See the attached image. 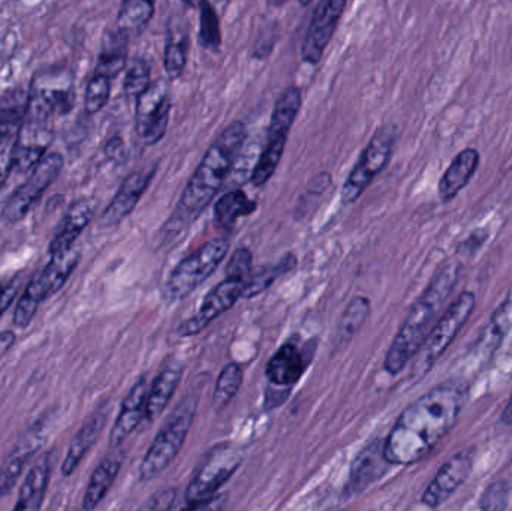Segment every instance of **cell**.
Segmentation results:
<instances>
[{
    "mask_svg": "<svg viewBox=\"0 0 512 511\" xmlns=\"http://www.w3.org/2000/svg\"><path fill=\"white\" fill-rule=\"evenodd\" d=\"M466 395L463 381L450 380L405 408L385 440L390 465H412L426 458L456 426Z\"/></svg>",
    "mask_w": 512,
    "mask_h": 511,
    "instance_id": "obj_1",
    "label": "cell"
},
{
    "mask_svg": "<svg viewBox=\"0 0 512 511\" xmlns=\"http://www.w3.org/2000/svg\"><path fill=\"white\" fill-rule=\"evenodd\" d=\"M245 137L246 126L242 122H234L213 141L189 179L170 221L162 230L167 233L168 239H174L176 234L192 224L212 203L228 174L233 170L234 161L239 155Z\"/></svg>",
    "mask_w": 512,
    "mask_h": 511,
    "instance_id": "obj_2",
    "label": "cell"
},
{
    "mask_svg": "<svg viewBox=\"0 0 512 511\" xmlns=\"http://www.w3.org/2000/svg\"><path fill=\"white\" fill-rule=\"evenodd\" d=\"M459 276V264H448L432 279L429 287L409 309V314L406 315L385 357V369L391 375L402 372L423 348L424 342L441 318L439 315L442 314V308L450 299Z\"/></svg>",
    "mask_w": 512,
    "mask_h": 511,
    "instance_id": "obj_3",
    "label": "cell"
},
{
    "mask_svg": "<svg viewBox=\"0 0 512 511\" xmlns=\"http://www.w3.org/2000/svg\"><path fill=\"white\" fill-rule=\"evenodd\" d=\"M301 104H303V95L300 87L297 86L286 87L277 98L271 113L270 125H268L267 143L252 173L251 180L255 186L265 185L276 171Z\"/></svg>",
    "mask_w": 512,
    "mask_h": 511,
    "instance_id": "obj_4",
    "label": "cell"
},
{
    "mask_svg": "<svg viewBox=\"0 0 512 511\" xmlns=\"http://www.w3.org/2000/svg\"><path fill=\"white\" fill-rule=\"evenodd\" d=\"M228 251L230 240L227 237H216L195 249L171 272L165 284L164 299L168 303H176L194 293L195 288L200 287L221 266Z\"/></svg>",
    "mask_w": 512,
    "mask_h": 511,
    "instance_id": "obj_5",
    "label": "cell"
},
{
    "mask_svg": "<svg viewBox=\"0 0 512 511\" xmlns=\"http://www.w3.org/2000/svg\"><path fill=\"white\" fill-rule=\"evenodd\" d=\"M477 305V297L472 291H463L453 305L441 315L438 323L430 332L429 338L424 342L423 348L418 351L417 362L414 365V377L421 378L433 368L441 359L442 354L448 350L454 339L463 329Z\"/></svg>",
    "mask_w": 512,
    "mask_h": 511,
    "instance_id": "obj_6",
    "label": "cell"
},
{
    "mask_svg": "<svg viewBox=\"0 0 512 511\" xmlns=\"http://www.w3.org/2000/svg\"><path fill=\"white\" fill-rule=\"evenodd\" d=\"M397 140L396 126H381L370 138L369 144L364 147L360 158L355 162L351 173L343 183L340 200L345 204H352L363 195V192L372 185L375 177L382 173L394 152V144Z\"/></svg>",
    "mask_w": 512,
    "mask_h": 511,
    "instance_id": "obj_7",
    "label": "cell"
},
{
    "mask_svg": "<svg viewBox=\"0 0 512 511\" xmlns=\"http://www.w3.org/2000/svg\"><path fill=\"white\" fill-rule=\"evenodd\" d=\"M78 261H80V252L74 248L51 257L50 263L42 270L41 275L27 285L23 297L18 302L14 312L15 326L20 327V329L29 326L42 300L53 296L62 288L66 279L71 276V273L77 267Z\"/></svg>",
    "mask_w": 512,
    "mask_h": 511,
    "instance_id": "obj_8",
    "label": "cell"
},
{
    "mask_svg": "<svg viewBox=\"0 0 512 511\" xmlns=\"http://www.w3.org/2000/svg\"><path fill=\"white\" fill-rule=\"evenodd\" d=\"M194 416V411L188 405L182 404L165 423L141 462L140 477L143 482H150L161 476L177 458L188 437Z\"/></svg>",
    "mask_w": 512,
    "mask_h": 511,
    "instance_id": "obj_9",
    "label": "cell"
},
{
    "mask_svg": "<svg viewBox=\"0 0 512 511\" xmlns=\"http://www.w3.org/2000/svg\"><path fill=\"white\" fill-rule=\"evenodd\" d=\"M74 78L68 69L56 68L33 78L29 90V116L50 120L74 108Z\"/></svg>",
    "mask_w": 512,
    "mask_h": 511,
    "instance_id": "obj_10",
    "label": "cell"
},
{
    "mask_svg": "<svg viewBox=\"0 0 512 511\" xmlns=\"http://www.w3.org/2000/svg\"><path fill=\"white\" fill-rule=\"evenodd\" d=\"M171 99L167 81L156 80L137 98L135 129L146 146L164 138L170 122Z\"/></svg>",
    "mask_w": 512,
    "mask_h": 511,
    "instance_id": "obj_11",
    "label": "cell"
},
{
    "mask_svg": "<svg viewBox=\"0 0 512 511\" xmlns=\"http://www.w3.org/2000/svg\"><path fill=\"white\" fill-rule=\"evenodd\" d=\"M63 167V158L57 153L45 155L33 167L26 183L15 189L14 194L6 201L3 207V216L6 221L17 222L26 216L32 204L41 197L42 192L59 176Z\"/></svg>",
    "mask_w": 512,
    "mask_h": 511,
    "instance_id": "obj_12",
    "label": "cell"
},
{
    "mask_svg": "<svg viewBox=\"0 0 512 511\" xmlns=\"http://www.w3.org/2000/svg\"><path fill=\"white\" fill-rule=\"evenodd\" d=\"M239 464L240 459L234 456L233 450H218L210 455L189 483L188 503L192 506L215 498L221 486L234 476Z\"/></svg>",
    "mask_w": 512,
    "mask_h": 511,
    "instance_id": "obj_13",
    "label": "cell"
},
{
    "mask_svg": "<svg viewBox=\"0 0 512 511\" xmlns=\"http://www.w3.org/2000/svg\"><path fill=\"white\" fill-rule=\"evenodd\" d=\"M245 291V282L237 279L225 278L221 284L216 285L206 299L203 300L200 311L189 318L185 323L180 324L179 333L182 338L198 335L203 332L209 324H212L216 318L233 308L239 299L243 297Z\"/></svg>",
    "mask_w": 512,
    "mask_h": 511,
    "instance_id": "obj_14",
    "label": "cell"
},
{
    "mask_svg": "<svg viewBox=\"0 0 512 511\" xmlns=\"http://www.w3.org/2000/svg\"><path fill=\"white\" fill-rule=\"evenodd\" d=\"M345 8V0H321L316 5L301 48L304 62L316 65L322 59Z\"/></svg>",
    "mask_w": 512,
    "mask_h": 511,
    "instance_id": "obj_15",
    "label": "cell"
},
{
    "mask_svg": "<svg viewBox=\"0 0 512 511\" xmlns=\"http://www.w3.org/2000/svg\"><path fill=\"white\" fill-rule=\"evenodd\" d=\"M475 449H463L456 453L450 461L439 468L438 474L427 486L423 495V503L430 509L450 500L451 495L469 479L474 468Z\"/></svg>",
    "mask_w": 512,
    "mask_h": 511,
    "instance_id": "obj_16",
    "label": "cell"
},
{
    "mask_svg": "<svg viewBox=\"0 0 512 511\" xmlns=\"http://www.w3.org/2000/svg\"><path fill=\"white\" fill-rule=\"evenodd\" d=\"M48 122L50 120L38 119L27 114L15 146L14 168L18 171L33 170V167L44 158L45 150L53 140V129Z\"/></svg>",
    "mask_w": 512,
    "mask_h": 511,
    "instance_id": "obj_17",
    "label": "cell"
},
{
    "mask_svg": "<svg viewBox=\"0 0 512 511\" xmlns=\"http://www.w3.org/2000/svg\"><path fill=\"white\" fill-rule=\"evenodd\" d=\"M156 168L134 171L123 180L116 197L111 201L110 206L102 213L99 225L104 228H113L119 225L132 210L137 206L138 201L143 197L146 189L149 188Z\"/></svg>",
    "mask_w": 512,
    "mask_h": 511,
    "instance_id": "obj_18",
    "label": "cell"
},
{
    "mask_svg": "<svg viewBox=\"0 0 512 511\" xmlns=\"http://www.w3.org/2000/svg\"><path fill=\"white\" fill-rule=\"evenodd\" d=\"M388 468L390 462L385 456V440H375L367 444L352 462L346 495L360 494L372 483L378 482L387 473Z\"/></svg>",
    "mask_w": 512,
    "mask_h": 511,
    "instance_id": "obj_19",
    "label": "cell"
},
{
    "mask_svg": "<svg viewBox=\"0 0 512 511\" xmlns=\"http://www.w3.org/2000/svg\"><path fill=\"white\" fill-rule=\"evenodd\" d=\"M149 384L146 378H141L123 399L119 416L114 423L110 434V444L113 449H119L126 438L138 428L143 419H146L147 396H149Z\"/></svg>",
    "mask_w": 512,
    "mask_h": 511,
    "instance_id": "obj_20",
    "label": "cell"
},
{
    "mask_svg": "<svg viewBox=\"0 0 512 511\" xmlns=\"http://www.w3.org/2000/svg\"><path fill=\"white\" fill-rule=\"evenodd\" d=\"M309 359V354L297 342H286L268 362L267 378L279 387L292 386L306 371Z\"/></svg>",
    "mask_w": 512,
    "mask_h": 511,
    "instance_id": "obj_21",
    "label": "cell"
},
{
    "mask_svg": "<svg viewBox=\"0 0 512 511\" xmlns=\"http://www.w3.org/2000/svg\"><path fill=\"white\" fill-rule=\"evenodd\" d=\"M108 411H110V405H101V407L86 420V423L81 426L80 431L77 432L74 440H72L71 446H69L65 461H63V476H71V474L77 470L78 465L83 461L87 452L92 449L93 444L98 441L99 435H101L102 429H104L105 423H107Z\"/></svg>",
    "mask_w": 512,
    "mask_h": 511,
    "instance_id": "obj_22",
    "label": "cell"
},
{
    "mask_svg": "<svg viewBox=\"0 0 512 511\" xmlns=\"http://www.w3.org/2000/svg\"><path fill=\"white\" fill-rule=\"evenodd\" d=\"M480 165V152L474 147L462 150L451 161L450 167L439 180L438 194L444 203L454 200L459 192L471 182Z\"/></svg>",
    "mask_w": 512,
    "mask_h": 511,
    "instance_id": "obj_23",
    "label": "cell"
},
{
    "mask_svg": "<svg viewBox=\"0 0 512 511\" xmlns=\"http://www.w3.org/2000/svg\"><path fill=\"white\" fill-rule=\"evenodd\" d=\"M93 215H95V204L92 200L84 198V200H78L77 203L72 204L71 209L68 210L65 219H63L62 225H60L59 233L51 242V257L74 248L75 240L92 221Z\"/></svg>",
    "mask_w": 512,
    "mask_h": 511,
    "instance_id": "obj_24",
    "label": "cell"
},
{
    "mask_svg": "<svg viewBox=\"0 0 512 511\" xmlns=\"http://www.w3.org/2000/svg\"><path fill=\"white\" fill-rule=\"evenodd\" d=\"M123 452L116 449L110 456L104 459L101 464L93 471L90 477L89 485H87L86 492H84L83 509L92 511L99 506L105 495L110 491L111 486L116 482L119 476L120 468H122Z\"/></svg>",
    "mask_w": 512,
    "mask_h": 511,
    "instance_id": "obj_25",
    "label": "cell"
},
{
    "mask_svg": "<svg viewBox=\"0 0 512 511\" xmlns=\"http://www.w3.org/2000/svg\"><path fill=\"white\" fill-rule=\"evenodd\" d=\"M182 375L183 366L180 363H170L159 372L147 396L146 419L149 422H155L164 413L179 387Z\"/></svg>",
    "mask_w": 512,
    "mask_h": 511,
    "instance_id": "obj_26",
    "label": "cell"
},
{
    "mask_svg": "<svg viewBox=\"0 0 512 511\" xmlns=\"http://www.w3.org/2000/svg\"><path fill=\"white\" fill-rule=\"evenodd\" d=\"M191 36H189L188 21L177 18L168 26L167 41H165L164 66L170 78H179L188 63Z\"/></svg>",
    "mask_w": 512,
    "mask_h": 511,
    "instance_id": "obj_27",
    "label": "cell"
},
{
    "mask_svg": "<svg viewBox=\"0 0 512 511\" xmlns=\"http://www.w3.org/2000/svg\"><path fill=\"white\" fill-rule=\"evenodd\" d=\"M48 480H50V462H48V456H44L27 473L14 511H39L47 492Z\"/></svg>",
    "mask_w": 512,
    "mask_h": 511,
    "instance_id": "obj_28",
    "label": "cell"
},
{
    "mask_svg": "<svg viewBox=\"0 0 512 511\" xmlns=\"http://www.w3.org/2000/svg\"><path fill=\"white\" fill-rule=\"evenodd\" d=\"M256 207L258 206L254 200H251L245 192L236 189V191L227 192L216 201L213 221L218 230L231 233L237 222L245 216L252 215Z\"/></svg>",
    "mask_w": 512,
    "mask_h": 511,
    "instance_id": "obj_29",
    "label": "cell"
},
{
    "mask_svg": "<svg viewBox=\"0 0 512 511\" xmlns=\"http://www.w3.org/2000/svg\"><path fill=\"white\" fill-rule=\"evenodd\" d=\"M38 447L39 438L35 434L27 435L6 456L0 467V497H6L14 489L15 483L23 473V468Z\"/></svg>",
    "mask_w": 512,
    "mask_h": 511,
    "instance_id": "obj_30",
    "label": "cell"
},
{
    "mask_svg": "<svg viewBox=\"0 0 512 511\" xmlns=\"http://www.w3.org/2000/svg\"><path fill=\"white\" fill-rule=\"evenodd\" d=\"M29 111V92L9 90L0 99V134L18 135Z\"/></svg>",
    "mask_w": 512,
    "mask_h": 511,
    "instance_id": "obj_31",
    "label": "cell"
},
{
    "mask_svg": "<svg viewBox=\"0 0 512 511\" xmlns=\"http://www.w3.org/2000/svg\"><path fill=\"white\" fill-rule=\"evenodd\" d=\"M128 38L117 30V32L108 33L102 44L101 54H99L98 65H96L95 74L102 77L114 78L119 72H122L126 66V56H128Z\"/></svg>",
    "mask_w": 512,
    "mask_h": 511,
    "instance_id": "obj_32",
    "label": "cell"
},
{
    "mask_svg": "<svg viewBox=\"0 0 512 511\" xmlns=\"http://www.w3.org/2000/svg\"><path fill=\"white\" fill-rule=\"evenodd\" d=\"M155 15V3L150 0H126L117 15V30L126 38L140 35Z\"/></svg>",
    "mask_w": 512,
    "mask_h": 511,
    "instance_id": "obj_33",
    "label": "cell"
},
{
    "mask_svg": "<svg viewBox=\"0 0 512 511\" xmlns=\"http://www.w3.org/2000/svg\"><path fill=\"white\" fill-rule=\"evenodd\" d=\"M295 264H297V257H295L294 254H286L285 257H282V260L274 264V266L261 267V269L256 270V272H252L251 278H249V281L245 284L243 297L249 300L264 293L280 276L291 272Z\"/></svg>",
    "mask_w": 512,
    "mask_h": 511,
    "instance_id": "obj_34",
    "label": "cell"
},
{
    "mask_svg": "<svg viewBox=\"0 0 512 511\" xmlns=\"http://www.w3.org/2000/svg\"><path fill=\"white\" fill-rule=\"evenodd\" d=\"M370 314V300L367 297L357 296L349 302L343 312L339 323V341L349 342L366 323Z\"/></svg>",
    "mask_w": 512,
    "mask_h": 511,
    "instance_id": "obj_35",
    "label": "cell"
},
{
    "mask_svg": "<svg viewBox=\"0 0 512 511\" xmlns=\"http://www.w3.org/2000/svg\"><path fill=\"white\" fill-rule=\"evenodd\" d=\"M243 384V369L237 363H230L222 369L219 374L218 381H216L215 393H213V405L216 410H222L227 407Z\"/></svg>",
    "mask_w": 512,
    "mask_h": 511,
    "instance_id": "obj_36",
    "label": "cell"
},
{
    "mask_svg": "<svg viewBox=\"0 0 512 511\" xmlns=\"http://www.w3.org/2000/svg\"><path fill=\"white\" fill-rule=\"evenodd\" d=\"M200 44L206 50H219L222 44L221 21L215 6L209 2L200 3Z\"/></svg>",
    "mask_w": 512,
    "mask_h": 511,
    "instance_id": "obj_37",
    "label": "cell"
},
{
    "mask_svg": "<svg viewBox=\"0 0 512 511\" xmlns=\"http://www.w3.org/2000/svg\"><path fill=\"white\" fill-rule=\"evenodd\" d=\"M150 77H152V68L147 60H132L131 65L126 69L125 81H123V90L126 95L138 98L152 84Z\"/></svg>",
    "mask_w": 512,
    "mask_h": 511,
    "instance_id": "obj_38",
    "label": "cell"
},
{
    "mask_svg": "<svg viewBox=\"0 0 512 511\" xmlns=\"http://www.w3.org/2000/svg\"><path fill=\"white\" fill-rule=\"evenodd\" d=\"M111 93V80L99 74H93L87 84L84 107L87 113L95 114L107 105Z\"/></svg>",
    "mask_w": 512,
    "mask_h": 511,
    "instance_id": "obj_39",
    "label": "cell"
},
{
    "mask_svg": "<svg viewBox=\"0 0 512 511\" xmlns=\"http://www.w3.org/2000/svg\"><path fill=\"white\" fill-rule=\"evenodd\" d=\"M510 501V485L505 480H498L487 486L481 495V511H505Z\"/></svg>",
    "mask_w": 512,
    "mask_h": 511,
    "instance_id": "obj_40",
    "label": "cell"
},
{
    "mask_svg": "<svg viewBox=\"0 0 512 511\" xmlns=\"http://www.w3.org/2000/svg\"><path fill=\"white\" fill-rule=\"evenodd\" d=\"M252 266H254V257L248 248H239L234 252L227 264V278L237 279V281L248 282L252 275Z\"/></svg>",
    "mask_w": 512,
    "mask_h": 511,
    "instance_id": "obj_41",
    "label": "cell"
},
{
    "mask_svg": "<svg viewBox=\"0 0 512 511\" xmlns=\"http://www.w3.org/2000/svg\"><path fill=\"white\" fill-rule=\"evenodd\" d=\"M18 135L0 134V189L14 170V153Z\"/></svg>",
    "mask_w": 512,
    "mask_h": 511,
    "instance_id": "obj_42",
    "label": "cell"
},
{
    "mask_svg": "<svg viewBox=\"0 0 512 511\" xmlns=\"http://www.w3.org/2000/svg\"><path fill=\"white\" fill-rule=\"evenodd\" d=\"M176 489H165L153 495L152 500L146 504L140 511H170L176 501Z\"/></svg>",
    "mask_w": 512,
    "mask_h": 511,
    "instance_id": "obj_43",
    "label": "cell"
},
{
    "mask_svg": "<svg viewBox=\"0 0 512 511\" xmlns=\"http://www.w3.org/2000/svg\"><path fill=\"white\" fill-rule=\"evenodd\" d=\"M18 290H20V279L18 278L11 279L8 284L0 287V317L9 308V305L14 302Z\"/></svg>",
    "mask_w": 512,
    "mask_h": 511,
    "instance_id": "obj_44",
    "label": "cell"
},
{
    "mask_svg": "<svg viewBox=\"0 0 512 511\" xmlns=\"http://www.w3.org/2000/svg\"><path fill=\"white\" fill-rule=\"evenodd\" d=\"M227 495H216L212 500L204 501V503L192 504L188 509L183 511H222Z\"/></svg>",
    "mask_w": 512,
    "mask_h": 511,
    "instance_id": "obj_45",
    "label": "cell"
},
{
    "mask_svg": "<svg viewBox=\"0 0 512 511\" xmlns=\"http://www.w3.org/2000/svg\"><path fill=\"white\" fill-rule=\"evenodd\" d=\"M15 344V335L11 330H6V332L0 333V359L14 347Z\"/></svg>",
    "mask_w": 512,
    "mask_h": 511,
    "instance_id": "obj_46",
    "label": "cell"
},
{
    "mask_svg": "<svg viewBox=\"0 0 512 511\" xmlns=\"http://www.w3.org/2000/svg\"><path fill=\"white\" fill-rule=\"evenodd\" d=\"M122 150L123 141L119 137H114L113 140L108 141L107 147H105V152H107L110 158H117L122 153Z\"/></svg>",
    "mask_w": 512,
    "mask_h": 511,
    "instance_id": "obj_47",
    "label": "cell"
},
{
    "mask_svg": "<svg viewBox=\"0 0 512 511\" xmlns=\"http://www.w3.org/2000/svg\"><path fill=\"white\" fill-rule=\"evenodd\" d=\"M501 419H502V423H504V425H507V426L512 425V393H511V398L508 399L507 407H505V410L502 411Z\"/></svg>",
    "mask_w": 512,
    "mask_h": 511,
    "instance_id": "obj_48",
    "label": "cell"
}]
</instances>
